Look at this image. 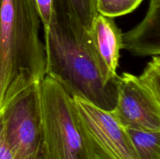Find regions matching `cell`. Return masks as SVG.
Listing matches in <instances>:
<instances>
[{"label": "cell", "instance_id": "obj_8", "mask_svg": "<svg viewBox=\"0 0 160 159\" xmlns=\"http://www.w3.org/2000/svg\"><path fill=\"white\" fill-rule=\"evenodd\" d=\"M127 130L138 159H160V131Z\"/></svg>", "mask_w": 160, "mask_h": 159}, {"label": "cell", "instance_id": "obj_2", "mask_svg": "<svg viewBox=\"0 0 160 159\" xmlns=\"http://www.w3.org/2000/svg\"><path fill=\"white\" fill-rule=\"evenodd\" d=\"M40 23L36 0H1L0 107L6 89L20 70H28L41 81L45 76Z\"/></svg>", "mask_w": 160, "mask_h": 159}, {"label": "cell", "instance_id": "obj_4", "mask_svg": "<svg viewBox=\"0 0 160 159\" xmlns=\"http://www.w3.org/2000/svg\"><path fill=\"white\" fill-rule=\"evenodd\" d=\"M41 105L49 159H90L75 120L71 97L48 76L41 82Z\"/></svg>", "mask_w": 160, "mask_h": 159}, {"label": "cell", "instance_id": "obj_13", "mask_svg": "<svg viewBox=\"0 0 160 159\" xmlns=\"http://www.w3.org/2000/svg\"><path fill=\"white\" fill-rule=\"evenodd\" d=\"M38 159H49V157H48V151H47L46 154H44V155H42V156H41V157Z\"/></svg>", "mask_w": 160, "mask_h": 159}, {"label": "cell", "instance_id": "obj_14", "mask_svg": "<svg viewBox=\"0 0 160 159\" xmlns=\"http://www.w3.org/2000/svg\"><path fill=\"white\" fill-rule=\"evenodd\" d=\"M0 4H1V0H0Z\"/></svg>", "mask_w": 160, "mask_h": 159}, {"label": "cell", "instance_id": "obj_5", "mask_svg": "<svg viewBox=\"0 0 160 159\" xmlns=\"http://www.w3.org/2000/svg\"><path fill=\"white\" fill-rule=\"evenodd\" d=\"M71 104L90 159H138L128 130L112 112L78 97Z\"/></svg>", "mask_w": 160, "mask_h": 159}, {"label": "cell", "instance_id": "obj_7", "mask_svg": "<svg viewBox=\"0 0 160 159\" xmlns=\"http://www.w3.org/2000/svg\"><path fill=\"white\" fill-rule=\"evenodd\" d=\"M122 49L137 56L160 55V0H150L149 7L142 22L122 33Z\"/></svg>", "mask_w": 160, "mask_h": 159}, {"label": "cell", "instance_id": "obj_6", "mask_svg": "<svg viewBox=\"0 0 160 159\" xmlns=\"http://www.w3.org/2000/svg\"><path fill=\"white\" fill-rule=\"evenodd\" d=\"M88 33L95 58L105 80L108 83H117L122 31L113 18L98 13Z\"/></svg>", "mask_w": 160, "mask_h": 159}, {"label": "cell", "instance_id": "obj_1", "mask_svg": "<svg viewBox=\"0 0 160 159\" xmlns=\"http://www.w3.org/2000/svg\"><path fill=\"white\" fill-rule=\"evenodd\" d=\"M45 76L71 98L78 97L106 111L117 103V83L105 80L92 48L88 31L77 20L66 0H54L44 29Z\"/></svg>", "mask_w": 160, "mask_h": 159}, {"label": "cell", "instance_id": "obj_9", "mask_svg": "<svg viewBox=\"0 0 160 159\" xmlns=\"http://www.w3.org/2000/svg\"><path fill=\"white\" fill-rule=\"evenodd\" d=\"M142 2L143 0H96L97 12L114 18L133 12Z\"/></svg>", "mask_w": 160, "mask_h": 159}, {"label": "cell", "instance_id": "obj_3", "mask_svg": "<svg viewBox=\"0 0 160 159\" xmlns=\"http://www.w3.org/2000/svg\"><path fill=\"white\" fill-rule=\"evenodd\" d=\"M111 112L126 129L160 131L159 55L152 57L140 76L118 75L117 103Z\"/></svg>", "mask_w": 160, "mask_h": 159}, {"label": "cell", "instance_id": "obj_10", "mask_svg": "<svg viewBox=\"0 0 160 159\" xmlns=\"http://www.w3.org/2000/svg\"><path fill=\"white\" fill-rule=\"evenodd\" d=\"M77 20L89 31L92 21L98 14L96 0H66Z\"/></svg>", "mask_w": 160, "mask_h": 159}, {"label": "cell", "instance_id": "obj_12", "mask_svg": "<svg viewBox=\"0 0 160 159\" xmlns=\"http://www.w3.org/2000/svg\"><path fill=\"white\" fill-rule=\"evenodd\" d=\"M0 159H16L6 140L1 113H0Z\"/></svg>", "mask_w": 160, "mask_h": 159}, {"label": "cell", "instance_id": "obj_11", "mask_svg": "<svg viewBox=\"0 0 160 159\" xmlns=\"http://www.w3.org/2000/svg\"><path fill=\"white\" fill-rule=\"evenodd\" d=\"M53 1L54 0H36L41 22L45 29L49 23L53 12Z\"/></svg>", "mask_w": 160, "mask_h": 159}]
</instances>
